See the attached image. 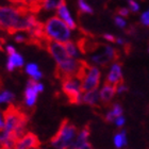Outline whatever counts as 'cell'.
I'll return each mask as SVG.
<instances>
[{"label":"cell","mask_w":149,"mask_h":149,"mask_svg":"<svg viewBox=\"0 0 149 149\" xmlns=\"http://www.w3.org/2000/svg\"><path fill=\"white\" fill-rule=\"evenodd\" d=\"M111 113L115 116V118L118 117V116H120V115H123V113H124V109H123V107L119 104V103H114L113 106H112L111 108Z\"/></svg>","instance_id":"cell-22"},{"label":"cell","mask_w":149,"mask_h":149,"mask_svg":"<svg viewBox=\"0 0 149 149\" xmlns=\"http://www.w3.org/2000/svg\"><path fill=\"white\" fill-rule=\"evenodd\" d=\"M129 6H130L131 12H133V13L139 12V10H140V6H139V3L135 2L134 0H129Z\"/></svg>","instance_id":"cell-27"},{"label":"cell","mask_w":149,"mask_h":149,"mask_svg":"<svg viewBox=\"0 0 149 149\" xmlns=\"http://www.w3.org/2000/svg\"><path fill=\"white\" fill-rule=\"evenodd\" d=\"M114 123L118 128H121L125 124H126V118H125L124 115H120V116H118V117L115 118Z\"/></svg>","instance_id":"cell-26"},{"label":"cell","mask_w":149,"mask_h":149,"mask_svg":"<svg viewBox=\"0 0 149 149\" xmlns=\"http://www.w3.org/2000/svg\"><path fill=\"white\" fill-rule=\"evenodd\" d=\"M6 1L13 3L14 6H20V3H22V0H6Z\"/></svg>","instance_id":"cell-37"},{"label":"cell","mask_w":149,"mask_h":149,"mask_svg":"<svg viewBox=\"0 0 149 149\" xmlns=\"http://www.w3.org/2000/svg\"><path fill=\"white\" fill-rule=\"evenodd\" d=\"M6 53H8L9 56H11V54H13V53L16 52V49H15V47L12 46V45H6Z\"/></svg>","instance_id":"cell-33"},{"label":"cell","mask_w":149,"mask_h":149,"mask_svg":"<svg viewBox=\"0 0 149 149\" xmlns=\"http://www.w3.org/2000/svg\"><path fill=\"white\" fill-rule=\"evenodd\" d=\"M4 127H3L2 133L6 135H11L18 141L22 139L28 129L29 116L28 113H26L24 110L18 106L10 104L2 113Z\"/></svg>","instance_id":"cell-2"},{"label":"cell","mask_w":149,"mask_h":149,"mask_svg":"<svg viewBox=\"0 0 149 149\" xmlns=\"http://www.w3.org/2000/svg\"><path fill=\"white\" fill-rule=\"evenodd\" d=\"M35 90L37 91V93H43L44 92V85L40 82H35Z\"/></svg>","instance_id":"cell-35"},{"label":"cell","mask_w":149,"mask_h":149,"mask_svg":"<svg viewBox=\"0 0 149 149\" xmlns=\"http://www.w3.org/2000/svg\"><path fill=\"white\" fill-rule=\"evenodd\" d=\"M115 91H116V93L120 95V94L125 93V92H127L128 87L126 86L124 83H120V84H118V85H116V86H115Z\"/></svg>","instance_id":"cell-29"},{"label":"cell","mask_w":149,"mask_h":149,"mask_svg":"<svg viewBox=\"0 0 149 149\" xmlns=\"http://www.w3.org/2000/svg\"><path fill=\"white\" fill-rule=\"evenodd\" d=\"M25 72L31 77L32 80L36 81V82H38L43 78V74H42V72L38 68V65L35 64V63H29V64H27L25 67Z\"/></svg>","instance_id":"cell-17"},{"label":"cell","mask_w":149,"mask_h":149,"mask_svg":"<svg viewBox=\"0 0 149 149\" xmlns=\"http://www.w3.org/2000/svg\"><path fill=\"white\" fill-rule=\"evenodd\" d=\"M104 119H106L107 123H114L115 120V116L111 113V111H109L104 116Z\"/></svg>","instance_id":"cell-31"},{"label":"cell","mask_w":149,"mask_h":149,"mask_svg":"<svg viewBox=\"0 0 149 149\" xmlns=\"http://www.w3.org/2000/svg\"><path fill=\"white\" fill-rule=\"evenodd\" d=\"M106 83L111 84V85H118L120 83H124V78H123V70H121L120 63H114L112 64L110 72L107 76Z\"/></svg>","instance_id":"cell-11"},{"label":"cell","mask_w":149,"mask_h":149,"mask_svg":"<svg viewBox=\"0 0 149 149\" xmlns=\"http://www.w3.org/2000/svg\"><path fill=\"white\" fill-rule=\"evenodd\" d=\"M56 16L59 17L61 20L65 22L67 27H68L70 30H74V29L77 28V24L74 22V19L72 18V14L69 12L68 8L66 6V3L62 4V6H60L59 9L56 10Z\"/></svg>","instance_id":"cell-12"},{"label":"cell","mask_w":149,"mask_h":149,"mask_svg":"<svg viewBox=\"0 0 149 149\" xmlns=\"http://www.w3.org/2000/svg\"><path fill=\"white\" fill-rule=\"evenodd\" d=\"M115 43L119 44V45H125V40H123V38H120V37H117V38H116V42H115Z\"/></svg>","instance_id":"cell-38"},{"label":"cell","mask_w":149,"mask_h":149,"mask_svg":"<svg viewBox=\"0 0 149 149\" xmlns=\"http://www.w3.org/2000/svg\"><path fill=\"white\" fill-rule=\"evenodd\" d=\"M34 147H40V141L36 134L32 132H27L15 144V149H31Z\"/></svg>","instance_id":"cell-9"},{"label":"cell","mask_w":149,"mask_h":149,"mask_svg":"<svg viewBox=\"0 0 149 149\" xmlns=\"http://www.w3.org/2000/svg\"><path fill=\"white\" fill-rule=\"evenodd\" d=\"M78 128L68 119L62 120L56 133L51 137L50 144L54 149H69L76 141Z\"/></svg>","instance_id":"cell-4"},{"label":"cell","mask_w":149,"mask_h":149,"mask_svg":"<svg viewBox=\"0 0 149 149\" xmlns=\"http://www.w3.org/2000/svg\"><path fill=\"white\" fill-rule=\"evenodd\" d=\"M40 22L36 15L30 13L25 6L0 4V31L10 34L29 32Z\"/></svg>","instance_id":"cell-1"},{"label":"cell","mask_w":149,"mask_h":149,"mask_svg":"<svg viewBox=\"0 0 149 149\" xmlns=\"http://www.w3.org/2000/svg\"><path fill=\"white\" fill-rule=\"evenodd\" d=\"M100 101L99 98V92L98 90L90 91L82 94V103L87 104L91 107H96Z\"/></svg>","instance_id":"cell-16"},{"label":"cell","mask_w":149,"mask_h":149,"mask_svg":"<svg viewBox=\"0 0 149 149\" xmlns=\"http://www.w3.org/2000/svg\"><path fill=\"white\" fill-rule=\"evenodd\" d=\"M90 134H91L90 126L86 125V126H84V127L80 130V132L78 133L77 137H76V141H74V143L72 144V146L69 149H80L83 146H85V145L88 143Z\"/></svg>","instance_id":"cell-13"},{"label":"cell","mask_w":149,"mask_h":149,"mask_svg":"<svg viewBox=\"0 0 149 149\" xmlns=\"http://www.w3.org/2000/svg\"><path fill=\"white\" fill-rule=\"evenodd\" d=\"M115 94H116V91H115L114 85L104 83L102 88H101L99 92L100 101H101L104 106H106V104H109V103L111 102V100L113 99V97L115 96Z\"/></svg>","instance_id":"cell-15"},{"label":"cell","mask_w":149,"mask_h":149,"mask_svg":"<svg viewBox=\"0 0 149 149\" xmlns=\"http://www.w3.org/2000/svg\"><path fill=\"white\" fill-rule=\"evenodd\" d=\"M141 22H142V24H143V25L149 27V11H147V12H144L143 14H142Z\"/></svg>","instance_id":"cell-28"},{"label":"cell","mask_w":149,"mask_h":149,"mask_svg":"<svg viewBox=\"0 0 149 149\" xmlns=\"http://www.w3.org/2000/svg\"><path fill=\"white\" fill-rule=\"evenodd\" d=\"M78 6H79L80 12L82 13H85V14H93L94 13L93 8L90 4H87L84 0H78Z\"/></svg>","instance_id":"cell-21"},{"label":"cell","mask_w":149,"mask_h":149,"mask_svg":"<svg viewBox=\"0 0 149 149\" xmlns=\"http://www.w3.org/2000/svg\"><path fill=\"white\" fill-rule=\"evenodd\" d=\"M114 22L115 24L119 27V28L124 29L126 28V26H127V22H126V20L125 19H123L121 17H119V16H115L114 17Z\"/></svg>","instance_id":"cell-25"},{"label":"cell","mask_w":149,"mask_h":149,"mask_svg":"<svg viewBox=\"0 0 149 149\" xmlns=\"http://www.w3.org/2000/svg\"><path fill=\"white\" fill-rule=\"evenodd\" d=\"M14 40H15L16 43H28L29 42V37L27 35H25L24 33H16L14 35Z\"/></svg>","instance_id":"cell-24"},{"label":"cell","mask_w":149,"mask_h":149,"mask_svg":"<svg viewBox=\"0 0 149 149\" xmlns=\"http://www.w3.org/2000/svg\"><path fill=\"white\" fill-rule=\"evenodd\" d=\"M3 127H4V121H3V115H2V113L0 112V131L3 130Z\"/></svg>","instance_id":"cell-36"},{"label":"cell","mask_w":149,"mask_h":149,"mask_svg":"<svg viewBox=\"0 0 149 149\" xmlns=\"http://www.w3.org/2000/svg\"><path fill=\"white\" fill-rule=\"evenodd\" d=\"M148 51H149V49H148Z\"/></svg>","instance_id":"cell-42"},{"label":"cell","mask_w":149,"mask_h":149,"mask_svg":"<svg viewBox=\"0 0 149 149\" xmlns=\"http://www.w3.org/2000/svg\"><path fill=\"white\" fill-rule=\"evenodd\" d=\"M117 13H118V15H119V17H120V16H126V17H127V16L129 15V13H130V11L128 10V8H119Z\"/></svg>","instance_id":"cell-30"},{"label":"cell","mask_w":149,"mask_h":149,"mask_svg":"<svg viewBox=\"0 0 149 149\" xmlns=\"http://www.w3.org/2000/svg\"><path fill=\"white\" fill-rule=\"evenodd\" d=\"M80 149H94V148H93V146H92V144L87 143L85 146H83L82 148H80Z\"/></svg>","instance_id":"cell-39"},{"label":"cell","mask_w":149,"mask_h":149,"mask_svg":"<svg viewBox=\"0 0 149 149\" xmlns=\"http://www.w3.org/2000/svg\"><path fill=\"white\" fill-rule=\"evenodd\" d=\"M47 51L50 53V56H52L56 64L59 65L61 63L65 62L66 60L69 59L68 54L66 52L65 46L64 44L58 43V42H52V40H48L45 45Z\"/></svg>","instance_id":"cell-8"},{"label":"cell","mask_w":149,"mask_h":149,"mask_svg":"<svg viewBox=\"0 0 149 149\" xmlns=\"http://www.w3.org/2000/svg\"><path fill=\"white\" fill-rule=\"evenodd\" d=\"M35 82L36 81H33L32 79L28 80L27 82V86H26L25 93H24V102L27 108H34L37 101L38 93L35 90Z\"/></svg>","instance_id":"cell-10"},{"label":"cell","mask_w":149,"mask_h":149,"mask_svg":"<svg viewBox=\"0 0 149 149\" xmlns=\"http://www.w3.org/2000/svg\"><path fill=\"white\" fill-rule=\"evenodd\" d=\"M120 135H121V137H123L124 146H127V145H128V140H127V132H126V130H121L120 131Z\"/></svg>","instance_id":"cell-34"},{"label":"cell","mask_w":149,"mask_h":149,"mask_svg":"<svg viewBox=\"0 0 149 149\" xmlns=\"http://www.w3.org/2000/svg\"><path fill=\"white\" fill-rule=\"evenodd\" d=\"M62 91L72 104H82L81 81L78 78H67L62 80Z\"/></svg>","instance_id":"cell-5"},{"label":"cell","mask_w":149,"mask_h":149,"mask_svg":"<svg viewBox=\"0 0 149 149\" xmlns=\"http://www.w3.org/2000/svg\"><path fill=\"white\" fill-rule=\"evenodd\" d=\"M114 145L117 149H120L124 147V142H123V137H121L120 133H116L114 135Z\"/></svg>","instance_id":"cell-23"},{"label":"cell","mask_w":149,"mask_h":149,"mask_svg":"<svg viewBox=\"0 0 149 149\" xmlns=\"http://www.w3.org/2000/svg\"><path fill=\"white\" fill-rule=\"evenodd\" d=\"M103 38L107 40L108 42H111V43H115L116 42V37L114 35L110 34V33H106V34H103Z\"/></svg>","instance_id":"cell-32"},{"label":"cell","mask_w":149,"mask_h":149,"mask_svg":"<svg viewBox=\"0 0 149 149\" xmlns=\"http://www.w3.org/2000/svg\"><path fill=\"white\" fill-rule=\"evenodd\" d=\"M4 43H6V40H3L2 37H0V51H1V50H3V49H2V45H3Z\"/></svg>","instance_id":"cell-40"},{"label":"cell","mask_w":149,"mask_h":149,"mask_svg":"<svg viewBox=\"0 0 149 149\" xmlns=\"http://www.w3.org/2000/svg\"><path fill=\"white\" fill-rule=\"evenodd\" d=\"M25 65V60L20 53H13L9 56L8 61H6V70L8 72H14L16 68H22Z\"/></svg>","instance_id":"cell-14"},{"label":"cell","mask_w":149,"mask_h":149,"mask_svg":"<svg viewBox=\"0 0 149 149\" xmlns=\"http://www.w3.org/2000/svg\"><path fill=\"white\" fill-rule=\"evenodd\" d=\"M64 46H65L66 52H67L69 58L78 60V58L80 56V51H79V49H78L77 44H74V42H72V40H68L67 43L64 44Z\"/></svg>","instance_id":"cell-19"},{"label":"cell","mask_w":149,"mask_h":149,"mask_svg":"<svg viewBox=\"0 0 149 149\" xmlns=\"http://www.w3.org/2000/svg\"><path fill=\"white\" fill-rule=\"evenodd\" d=\"M31 149H42L40 147H34V148H31Z\"/></svg>","instance_id":"cell-41"},{"label":"cell","mask_w":149,"mask_h":149,"mask_svg":"<svg viewBox=\"0 0 149 149\" xmlns=\"http://www.w3.org/2000/svg\"><path fill=\"white\" fill-rule=\"evenodd\" d=\"M101 72L97 66L88 65L86 72L81 80V90L82 93L97 90L100 84Z\"/></svg>","instance_id":"cell-6"},{"label":"cell","mask_w":149,"mask_h":149,"mask_svg":"<svg viewBox=\"0 0 149 149\" xmlns=\"http://www.w3.org/2000/svg\"><path fill=\"white\" fill-rule=\"evenodd\" d=\"M44 35L47 40L65 44L70 40L72 30L58 16H51L43 24Z\"/></svg>","instance_id":"cell-3"},{"label":"cell","mask_w":149,"mask_h":149,"mask_svg":"<svg viewBox=\"0 0 149 149\" xmlns=\"http://www.w3.org/2000/svg\"><path fill=\"white\" fill-rule=\"evenodd\" d=\"M15 95L8 90H0V103L13 104L15 101Z\"/></svg>","instance_id":"cell-20"},{"label":"cell","mask_w":149,"mask_h":149,"mask_svg":"<svg viewBox=\"0 0 149 149\" xmlns=\"http://www.w3.org/2000/svg\"><path fill=\"white\" fill-rule=\"evenodd\" d=\"M100 47H101L100 51L94 50L96 52L91 56V61L93 63H95L96 65L107 66L109 63L117 60L118 51L116 49L109 45H100Z\"/></svg>","instance_id":"cell-7"},{"label":"cell","mask_w":149,"mask_h":149,"mask_svg":"<svg viewBox=\"0 0 149 149\" xmlns=\"http://www.w3.org/2000/svg\"><path fill=\"white\" fill-rule=\"evenodd\" d=\"M65 3V0H40V8L47 12L58 10Z\"/></svg>","instance_id":"cell-18"}]
</instances>
